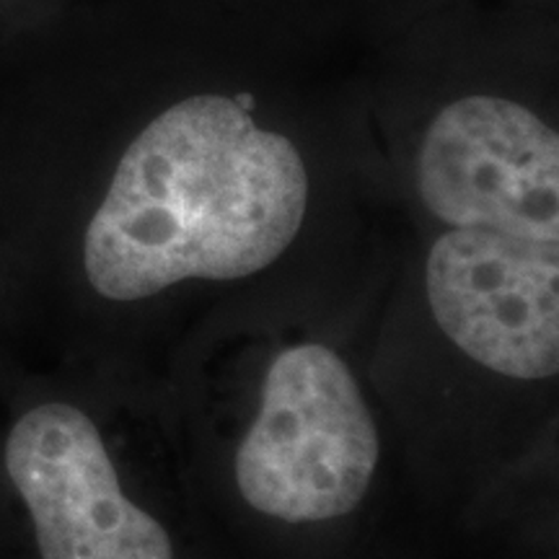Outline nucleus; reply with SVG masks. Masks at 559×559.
Instances as JSON below:
<instances>
[{"label":"nucleus","mask_w":559,"mask_h":559,"mask_svg":"<svg viewBox=\"0 0 559 559\" xmlns=\"http://www.w3.org/2000/svg\"><path fill=\"white\" fill-rule=\"evenodd\" d=\"M5 469L34 523L39 559H174L166 528L124 498L96 425L66 402L13 425Z\"/></svg>","instance_id":"39448f33"},{"label":"nucleus","mask_w":559,"mask_h":559,"mask_svg":"<svg viewBox=\"0 0 559 559\" xmlns=\"http://www.w3.org/2000/svg\"><path fill=\"white\" fill-rule=\"evenodd\" d=\"M417 190L449 228L495 226L559 241V138L521 104L466 96L425 132Z\"/></svg>","instance_id":"20e7f679"},{"label":"nucleus","mask_w":559,"mask_h":559,"mask_svg":"<svg viewBox=\"0 0 559 559\" xmlns=\"http://www.w3.org/2000/svg\"><path fill=\"white\" fill-rule=\"evenodd\" d=\"M438 326L466 358L508 379L559 370V241L495 226H453L425 262Z\"/></svg>","instance_id":"7ed1b4c3"},{"label":"nucleus","mask_w":559,"mask_h":559,"mask_svg":"<svg viewBox=\"0 0 559 559\" xmlns=\"http://www.w3.org/2000/svg\"><path fill=\"white\" fill-rule=\"evenodd\" d=\"M379 459V428L347 362L317 342L283 349L236 453L243 500L285 523L342 519L366 498Z\"/></svg>","instance_id":"f03ea898"},{"label":"nucleus","mask_w":559,"mask_h":559,"mask_svg":"<svg viewBox=\"0 0 559 559\" xmlns=\"http://www.w3.org/2000/svg\"><path fill=\"white\" fill-rule=\"evenodd\" d=\"M309 177L288 138L226 96L174 104L132 140L83 241L88 283L140 300L185 280H239L298 236Z\"/></svg>","instance_id":"f257e3e1"}]
</instances>
